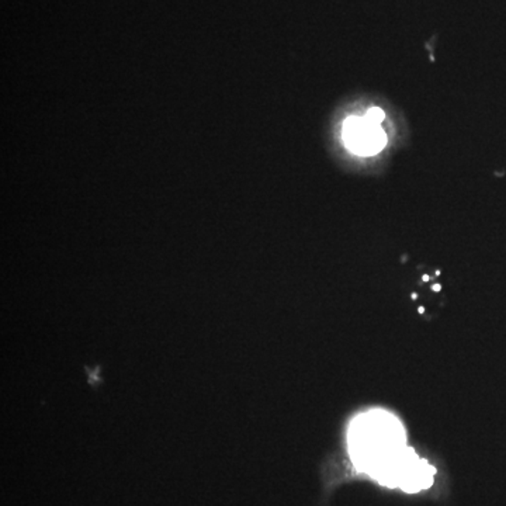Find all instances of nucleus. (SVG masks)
<instances>
[{
	"instance_id": "nucleus-2",
	"label": "nucleus",
	"mask_w": 506,
	"mask_h": 506,
	"mask_svg": "<svg viewBox=\"0 0 506 506\" xmlns=\"http://www.w3.org/2000/svg\"><path fill=\"white\" fill-rule=\"evenodd\" d=\"M433 290H434V291H439V290H441V286H439V284H438V286H433Z\"/></svg>"
},
{
	"instance_id": "nucleus-3",
	"label": "nucleus",
	"mask_w": 506,
	"mask_h": 506,
	"mask_svg": "<svg viewBox=\"0 0 506 506\" xmlns=\"http://www.w3.org/2000/svg\"><path fill=\"white\" fill-rule=\"evenodd\" d=\"M422 280H424V281H428V280H429V276H424V278H422Z\"/></svg>"
},
{
	"instance_id": "nucleus-1",
	"label": "nucleus",
	"mask_w": 506,
	"mask_h": 506,
	"mask_svg": "<svg viewBox=\"0 0 506 506\" xmlns=\"http://www.w3.org/2000/svg\"><path fill=\"white\" fill-rule=\"evenodd\" d=\"M366 117L370 121H373V123L379 124L380 126L384 120V111L381 109L374 107V109H370L369 111H367Z\"/></svg>"
}]
</instances>
